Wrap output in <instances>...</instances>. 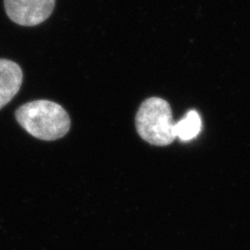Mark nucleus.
<instances>
[{
  "mask_svg": "<svg viewBox=\"0 0 250 250\" xmlns=\"http://www.w3.org/2000/svg\"><path fill=\"white\" fill-rule=\"evenodd\" d=\"M15 116L28 134L43 141L62 138L71 125L65 108L50 100H36L23 104L17 108Z\"/></svg>",
  "mask_w": 250,
  "mask_h": 250,
  "instance_id": "f257e3e1",
  "label": "nucleus"
},
{
  "mask_svg": "<svg viewBox=\"0 0 250 250\" xmlns=\"http://www.w3.org/2000/svg\"><path fill=\"white\" fill-rule=\"evenodd\" d=\"M136 128L139 136L151 145L167 146L174 142L175 123L168 101L159 97L146 99L136 115Z\"/></svg>",
  "mask_w": 250,
  "mask_h": 250,
  "instance_id": "f03ea898",
  "label": "nucleus"
},
{
  "mask_svg": "<svg viewBox=\"0 0 250 250\" xmlns=\"http://www.w3.org/2000/svg\"><path fill=\"white\" fill-rule=\"evenodd\" d=\"M56 0H4L9 18L23 26L41 24L51 15Z\"/></svg>",
  "mask_w": 250,
  "mask_h": 250,
  "instance_id": "7ed1b4c3",
  "label": "nucleus"
},
{
  "mask_svg": "<svg viewBox=\"0 0 250 250\" xmlns=\"http://www.w3.org/2000/svg\"><path fill=\"white\" fill-rule=\"evenodd\" d=\"M23 81L19 65L10 60L0 59V109L17 95Z\"/></svg>",
  "mask_w": 250,
  "mask_h": 250,
  "instance_id": "20e7f679",
  "label": "nucleus"
},
{
  "mask_svg": "<svg viewBox=\"0 0 250 250\" xmlns=\"http://www.w3.org/2000/svg\"><path fill=\"white\" fill-rule=\"evenodd\" d=\"M201 118L199 114L191 109L188 112L182 120L175 123V135L184 142H188L196 138L201 131Z\"/></svg>",
  "mask_w": 250,
  "mask_h": 250,
  "instance_id": "39448f33",
  "label": "nucleus"
}]
</instances>
